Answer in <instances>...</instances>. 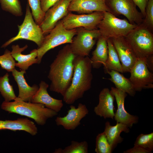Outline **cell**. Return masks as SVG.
<instances>
[{
    "mask_svg": "<svg viewBox=\"0 0 153 153\" xmlns=\"http://www.w3.org/2000/svg\"><path fill=\"white\" fill-rule=\"evenodd\" d=\"M71 0H60L45 13L40 26L44 35L48 34L60 21L69 12L68 8Z\"/></svg>",
    "mask_w": 153,
    "mask_h": 153,
    "instance_id": "7c38bea8",
    "label": "cell"
},
{
    "mask_svg": "<svg viewBox=\"0 0 153 153\" xmlns=\"http://www.w3.org/2000/svg\"><path fill=\"white\" fill-rule=\"evenodd\" d=\"M15 61L11 52L7 49L3 55L0 56V65L1 68L8 72H12L15 69Z\"/></svg>",
    "mask_w": 153,
    "mask_h": 153,
    "instance_id": "1f68e13d",
    "label": "cell"
},
{
    "mask_svg": "<svg viewBox=\"0 0 153 153\" xmlns=\"http://www.w3.org/2000/svg\"><path fill=\"white\" fill-rule=\"evenodd\" d=\"M118 54L123 73L129 72L137 58L124 37L110 39Z\"/></svg>",
    "mask_w": 153,
    "mask_h": 153,
    "instance_id": "4fadbf2b",
    "label": "cell"
},
{
    "mask_svg": "<svg viewBox=\"0 0 153 153\" xmlns=\"http://www.w3.org/2000/svg\"><path fill=\"white\" fill-rule=\"evenodd\" d=\"M110 91L114 96L117 106L114 118L116 123H122L129 128H131L133 124L138 122L139 118L137 116L130 114L125 109L124 101L127 94L113 87L111 88Z\"/></svg>",
    "mask_w": 153,
    "mask_h": 153,
    "instance_id": "9a60e30c",
    "label": "cell"
},
{
    "mask_svg": "<svg viewBox=\"0 0 153 153\" xmlns=\"http://www.w3.org/2000/svg\"><path fill=\"white\" fill-rule=\"evenodd\" d=\"M115 99L114 96L108 88L102 89L99 95V103L94 109L95 114L104 119H113Z\"/></svg>",
    "mask_w": 153,
    "mask_h": 153,
    "instance_id": "e0dca14e",
    "label": "cell"
},
{
    "mask_svg": "<svg viewBox=\"0 0 153 153\" xmlns=\"http://www.w3.org/2000/svg\"><path fill=\"white\" fill-rule=\"evenodd\" d=\"M60 0H40L42 10L46 12L50 7Z\"/></svg>",
    "mask_w": 153,
    "mask_h": 153,
    "instance_id": "836d02e7",
    "label": "cell"
},
{
    "mask_svg": "<svg viewBox=\"0 0 153 153\" xmlns=\"http://www.w3.org/2000/svg\"><path fill=\"white\" fill-rule=\"evenodd\" d=\"M18 34L5 42L1 48H5L14 41L20 39L32 41L37 45L38 47L41 46L44 35L40 26L35 22L28 3L24 20L21 25H18Z\"/></svg>",
    "mask_w": 153,
    "mask_h": 153,
    "instance_id": "52a82bcc",
    "label": "cell"
},
{
    "mask_svg": "<svg viewBox=\"0 0 153 153\" xmlns=\"http://www.w3.org/2000/svg\"><path fill=\"white\" fill-rule=\"evenodd\" d=\"M108 48V56L103 66L105 72L113 70L123 73L122 67L117 53L110 39H107Z\"/></svg>",
    "mask_w": 153,
    "mask_h": 153,
    "instance_id": "d4e9b609",
    "label": "cell"
},
{
    "mask_svg": "<svg viewBox=\"0 0 153 153\" xmlns=\"http://www.w3.org/2000/svg\"><path fill=\"white\" fill-rule=\"evenodd\" d=\"M137 58L145 60L153 56L152 31L142 22L124 37Z\"/></svg>",
    "mask_w": 153,
    "mask_h": 153,
    "instance_id": "277c9868",
    "label": "cell"
},
{
    "mask_svg": "<svg viewBox=\"0 0 153 153\" xmlns=\"http://www.w3.org/2000/svg\"><path fill=\"white\" fill-rule=\"evenodd\" d=\"M28 47L26 45L22 47H20L18 44L13 45L12 46L11 54L13 58L17 61L15 63V66L21 70L26 71L29 67L35 63H37V49H34L30 52L29 54L25 55L22 54Z\"/></svg>",
    "mask_w": 153,
    "mask_h": 153,
    "instance_id": "d6986e66",
    "label": "cell"
},
{
    "mask_svg": "<svg viewBox=\"0 0 153 153\" xmlns=\"http://www.w3.org/2000/svg\"><path fill=\"white\" fill-rule=\"evenodd\" d=\"M1 108L8 113H14L34 120L39 125L43 126L47 120L56 116L58 112L46 107L41 103L26 102L17 97L13 102L3 101Z\"/></svg>",
    "mask_w": 153,
    "mask_h": 153,
    "instance_id": "3957f363",
    "label": "cell"
},
{
    "mask_svg": "<svg viewBox=\"0 0 153 153\" xmlns=\"http://www.w3.org/2000/svg\"><path fill=\"white\" fill-rule=\"evenodd\" d=\"M95 141V151L96 153H111L112 152L103 132L97 136Z\"/></svg>",
    "mask_w": 153,
    "mask_h": 153,
    "instance_id": "4dcf8cb0",
    "label": "cell"
},
{
    "mask_svg": "<svg viewBox=\"0 0 153 153\" xmlns=\"http://www.w3.org/2000/svg\"><path fill=\"white\" fill-rule=\"evenodd\" d=\"M2 9L16 16L22 15L23 12L19 0H0Z\"/></svg>",
    "mask_w": 153,
    "mask_h": 153,
    "instance_id": "83f0119b",
    "label": "cell"
},
{
    "mask_svg": "<svg viewBox=\"0 0 153 153\" xmlns=\"http://www.w3.org/2000/svg\"><path fill=\"white\" fill-rule=\"evenodd\" d=\"M124 153H150L144 149L139 147L134 146L133 147L124 151Z\"/></svg>",
    "mask_w": 153,
    "mask_h": 153,
    "instance_id": "d590c367",
    "label": "cell"
},
{
    "mask_svg": "<svg viewBox=\"0 0 153 153\" xmlns=\"http://www.w3.org/2000/svg\"><path fill=\"white\" fill-rule=\"evenodd\" d=\"M27 1L35 22L40 26L44 19L45 14L41 9L40 0H27Z\"/></svg>",
    "mask_w": 153,
    "mask_h": 153,
    "instance_id": "f546056e",
    "label": "cell"
},
{
    "mask_svg": "<svg viewBox=\"0 0 153 153\" xmlns=\"http://www.w3.org/2000/svg\"><path fill=\"white\" fill-rule=\"evenodd\" d=\"M70 109L65 116L57 117L55 120L56 125L61 126L65 129L73 130L80 124V121L88 114L89 110L86 105L78 104L77 107L71 105Z\"/></svg>",
    "mask_w": 153,
    "mask_h": 153,
    "instance_id": "5bb4252c",
    "label": "cell"
},
{
    "mask_svg": "<svg viewBox=\"0 0 153 153\" xmlns=\"http://www.w3.org/2000/svg\"><path fill=\"white\" fill-rule=\"evenodd\" d=\"M90 58L92 67L98 69L104 66L108 56V48L107 39L101 35L98 39L96 46L92 53Z\"/></svg>",
    "mask_w": 153,
    "mask_h": 153,
    "instance_id": "603a6c76",
    "label": "cell"
},
{
    "mask_svg": "<svg viewBox=\"0 0 153 153\" xmlns=\"http://www.w3.org/2000/svg\"><path fill=\"white\" fill-rule=\"evenodd\" d=\"M104 12H95L88 14H76L69 12L61 20L67 30L83 27L88 30L98 29L97 26L103 19Z\"/></svg>",
    "mask_w": 153,
    "mask_h": 153,
    "instance_id": "9c48e42d",
    "label": "cell"
},
{
    "mask_svg": "<svg viewBox=\"0 0 153 153\" xmlns=\"http://www.w3.org/2000/svg\"><path fill=\"white\" fill-rule=\"evenodd\" d=\"M137 25L130 24L125 19L117 18L109 12H104L103 18L97 26L101 35L107 39L125 37Z\"/></svg>",
    "mask_w": 153,
    "mask_h": 153,
    "instance_id": "8992f818",
    "label": "cell"
},
{
    "mask_svg": "<svg viewBox=\"0 0 153 153\" xmlns=\"http://www.w3.org/2000/svg\"><path fill=\"white\" fill-rule=\"evenodd\" d=\"M88 144L84 141L81 142L72 141L71 144L63 149L59 148L55 150L54 153H88Z\"/></svg>",
    "mask_w": 153,
    "mask_h": 153,
    "instance_id": "4316f807",
    "label": "cell"
},
{
    "mask_svg": "<svg viewBox=\"0 0 153 153\" xmlns=\"http://www.w3.org/2000/svg\"><path fill=\"white\" fill-rule=\"evenodd\" d=\"M9 74L7 73L0 77V92L6 102L14 100L17 97L12 86L9 83Z\"/></svg>",
    "mask_w": 153,
    "mask_h": 153,
    "instance_id": "484cf974",
    "label": "cell"
},
{
    "mask_svg": "<svg viewBox=\"0 0 153 153\" xmlns=\"http://www.w3.org/2000/svg\"><path fill=\"white\" fill-rule=\"evenodd\" d=\"M129 72V79L136 92L153 88V74L148 70L144 59L137 58Z\"/></svg>",
    "mask_w": 153,
    "mask_h": 153,
    "instance_id": "8fae6325",
    "label": "cell"
},
{
    "mask_svg": "<svg viewBox=\"0 0 153 153\" xmlns=\"http://www.w3.org/2000/svg\"><path fill=\"white\" fill-rule=\"evenodd\" d=\"M69 12L79 14H88L95 12H109L106 0H71L68 8Z\"/></svg>",
    "mask_w": 153,
    "mask_h": 153,
    "instance_id": "2e32d148",
    "label": "cell"
},
{
    "mask_svg": "<svg viewBox=\"0 0 153 153\" xmlns=\"http://www.w3.org/2000/svg\"><path fill=\"white\" fill-rule=\"evenodd\" d=\"M107 73L110 76L109 79L114 84L116 88L131 96L135 95L136 91L129 79L126 78L119 72L113 70L108 71Z\"/></svg>",
    "mask_w": 153,
    "mask_h": 153,
    "instance_id": "cb8c5ba5",
    "label": "cell"
},
{
    "mask_svg": "<svg viewBox=\"0 0 153 153\" xmlns=\"http://www.w3.org/2000/svg\"><path fill=\"white\" fill-rule=\"evenodd\" d=\"M106 3L111 13L124 15L130 24L138 25L143 22L144 17L132 0H106Z\"/></svg>",
    "mask_w": 153,
    "mask_h": 153,
    "instance_id": "30bf717a",
    "label": "cell"
},
{
    "mask_svg": "<svg viewBox=\"0 0 153 153\" xmlns=\"http://www.w3.org/2000/svg\"><path fill=\"white\" fill-rule=\"evenodd\" d=\"M76 56L69 44L59 52L50 66L48 77L51 82L50 91L61 94L63 96L69 87L74 72V60Z\"/></svg>",
    "mask_w": 153,
    "mask_h": 153,
    "instance_id": "6da1fadb",
    "label": "cell"
},
{
    "mask_svg": "<svg viewBox=\"0 0 153 153\" xmlns=\"http://www.w3.org/2000/svg\"><path fill=\"white\" fill-rule=\"evenodd\" d=\"M48 87V84L41 81L39 84L38 90L33 97L31 102L42 104L46 107L58 112L63 106V101L50 95L47 90Z\"/></svg>",
    "mask_w": 153,
    "mask_h": 153,
    "instance_id": "ac0fdd59",
    "label": "cell"
},
{
    "mask_svg": "<svg viewBox=\"0 0 153 153\" xmlns=\"http://www.w3.org/2000/svg\"><path fill=\"white\" fill-rule=\"evenodd\" d=\"M76 29V36L69 44L71 49L76 56H88L96 40L101 36L100 32L98 29L88 30L81 27Z\"/></svg>",
    "mask_w": 153,
    "mask_h": 153,
    "instance_id": "ba28073f",
    "label": "cell"
},
{
    "mask_svg": "<svg viewBox=\"0 0 153 153\" xmlns=\"http://www.w3.org/2000/svg\"><path fill=\"white\" fill-rule=\"evenodd\" d=\"M74 72L71 85L63 96V101L72 104L82 98L91 88L93 79L92 66L88 56H76L73 61Z\"/></svg>",
    "mask_w": 153,
    "mask_h": 153,
    "instance_id": "7a4b0ae2",
    "label": "cell"
},
{
    "mask_svg": "<svg viewBox=\"0 0 153 153\" xmlns=\"http://www.w3.org/2000/svg\"><path fill=\"white\" fill-rule=\"evenodd\" d=\"M134 146L141 148L152 153L153 150V133L140 134L137 138Z\"/></svg>",
    "mask_w": 153,
    "mask_h": 153,
    "instance_id": "f1b7e54d",
    "label": "cell"
},
{
    "mask_svg": "<svg viewBox=\"0 0 153 153\" xmlns=\"http://www.w3.org/2000/svg\"><path fill=\"white\" fill-rule=\"evenodd\" d=\"M139 8L144 18L145 16L146 7L148 0H132Z\"/></svg>",
    "mask_w": 153,
    "mask_h": 153,
    "instance_id": "e575fe53",
    "label": "cell"
},
{
    "mask_svg": "<svg viewBox=\"0 0 153 153\" xmlns=\"http://www.w3.org/2000/svg\"><path fill=\"white\" fill-rule=\"evenodd\" d=\"M5 129L14 131H24L33 136L38 132L35 123L27 118H20L14 120H0V130Z\"/></svg>",
    "mask_w": 153,
    "mask_h": 153,
    "instance_id": "44dd1931",
    "label": "cell"
},
{
    "mask_svg": "<svg viewBox=\"0 0 153 153\" xmlns=\"http://www.w3.org/2000/svg\"><path fill=\"white\" fill-rule=\"evenodd\" d=\"M77 33L76 29L67 30L60 20L54 27L44 36L42 43L37 49L38 64H40L44 55L49 50L60 45L71 43Z\"/></svg>",
    "mask_w": 153,
    "mask_h": 153,
    "instance_id": "5b68a950",
    "label": "cell"
},
{
    "mask_svg": "<svg viewBox=\"0 0 153 153\" xmlns=\"http://www.w3.org/2000/svg\"><path fill=\"white\" fill-rule=\"evenodd\" d=\"M143 22L153 31V0H148L146 7L145 16Z\"/></svg>",
    "mask_w": 153,
    "mask_h": 153,
    "instance_id": "d6a6232c",
    "label": "cell"
},
{
    "mask_svg": "<svg viewBox=\"0 0 153 153\" xmlns=\"http://www.w3.org/2000/svg\"><path fill=\"white\" fill-rule=\"evenodd\" d=\"M105 125L103 132L113 151L118 144L123 141V138L120 135L121 133L129 132V128L120 123H116L115 125L112 126L109 122L107 121Z\"/></svg>",
    "mask_w": 153,
    "mask_h": 153,
    "instance_id": "7402d4cb",
    "label": "cell"
},
{
    "mask_svg": "<svg viewBox=\"0 0 153 153\" xmlns=\"http://www.w3.org/2000/svg\"><path fill=\"white\" fill-rule=\"evenodd\" d=\"M12 75L18 85L19 94L18 97L23 101L31 102L39 87L36 84L30 86L27 82L24 77L26 71L21 70L19 71L15 69L12 72Z\"/></svg>",
    "mask_w": 153,
    "mask_h": 153,
    "instance_id": "ffe728a7",
    "label": "cell"
}]
</instances>
